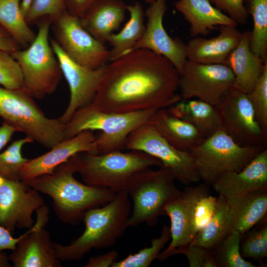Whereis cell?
I'll list each match as a JSON object with an SVG mask.
<instances>
[{"label":"cell","instance_id":"obj_1","mask_svg":"<svg viewBox=\"0 0 267 267\" xmlns=\"http://www.w3.org/2000/svg\"><path fill=\"white\" fill-rule=\"evenodd\" d=\"M179 75L164 56L137 49L105 65L91 103L107 112L127 113L168 108L181 99Z\"/></svg>","mask_w":267,"mask_h":267},{"label":"cell","instance_id":"obj_2","mask_svg":"<svg viewBox=\"0 0 267 267\" xmlns=\"http://www.w3.org/2000/svg\"><path fill=\"white\" fill-rule=\"evenodd\" d=\"M75 165L70 158L50 174L24 180L40 193L52 200V207L62 222L76 225L89 210L102 206L113 200L117 193L107 189L82 183L74 176Z\"/></svg>","mask_w":267,"mask_h":267},{"label":"cell","instance_id":"obj_3","mask_svg":"<svg viewBox=\"0 0 267 267\" xmlns=\"http://www.w3.org/2000/svg\"><path fill=\"white\" fill-rule=\"evenodd\" d=\"M131 213V202L126 191L117 193L101 207L89 210L84 216L85 228L79 237L66 245L53 243L56 258L62 262L78 261L93 248L114 245L128 227Z\"/></svg>","mask_w":267,"mask_h":267},{"label":"cell","instance_id":"obj_4","mask_svg":"<svg viewBox=\"0 0 267 267\" xmlns=\"http://www.w3.org/2000/svg\"><path fill=\"white\" fill-rule=\"evenodd\" d=\"M71 158L85 183L116 193L126 191L133 179L143 171L162 166L158 159L134 150L103 154L82 152Z\"/></svg>","mask_w":267,"mask_h":267},{"label":"cell","instance_id":"obj_5","mask_svg":"<svg viewBox=\"0 0 267 267\" xmlns=\"http://www.w3.org/2000/svg\"><path fill=\"white\" fill-rule=\"evenodd\" d=\"M157 110L127 113L99 110L91 103L77 110L65 124V139L85 131H99L96 143L99 154L125 148L129 135L140 126L150 123Z\"/></svg>","mask_w":267,"mask_h":267},{"label":"cell","instance_id":"obj_6","mask_svg":"<svg viewBox=\"0 0 267 267\" xmlns=\"http://www.w3.org/2000/svg\"><path fill=\"white\" fill-rule=\"evenodd\" d=\"M0 117L16 132L49 149L65 139V124L46 117L23 89L0 87Z\"/></svg>","mask_w":267,"mask_h":267},{"label":"cell","instance_id":"obj_7","mask_svg":"<svg viewBox=\"0 0 267 267\" xmlns=\"http://www.w3.org/2000/svg\"><path fill=\"white\" fill-rule=\"evenodd\" d=\"M52 20L40 23L36 38L24 49L11 53L21 67L23 89L32 97L42 99L56 89L62 75L49 37Z\"/></svg>","mask_w":267,"mask_h":267},{"label":"cell","instance_id":"obj_8","mask_svg":"<svg viewBox=\"0 0 267 267\" xmlns=\"http://www.w3.org/2000/svg\"><path fill=\"white\" fill-rule=\"evenodd\" d=\"M175 178L167 169H146L137 175L126 191L133 201V209L127 222L128 227L142 223L154 226L159 217L164 215L166 205L180 192Z\"/></svg>","mask_w":267,"mask_h":267},{"label":"cell","instance_id":"obj_9","mask_svg":"<svg viewBox=\"0 0 267 267\" xmlns=\"http://www.w3.org/2000/svg\"><path fill=\"white\" fill-rule=\"evenodd\" d=\"M264 146H242L221 129L191 151L200 180L212 184L220 176L243 169Z\"/></svg>","mask_w":267,"mask_h":267},{"label":"cell","instance_id":"obj_10","mask_svg":"<svg viewBox=\"0 0 267 267\" xmlns=\"http://www.w3.org/2000/svg\"><path fill=\"white\" fill-rule=\"evenodd\" d=\"M125 149L142 152L158 159L161 167L169 170L176 180L184 184L200 180L191 153L174 146L150 123L140 126L129 135Z\"/></svg>","mask_w":267,"mask_h":267},{"label":"cell","instance_id":"obj_11","mask_svg":"<svg viewBox=\"0 0 267 267\" xmlns=\"http://www.w3.org/2000/svg\"><path fill=\"white\" fill-rule=\"evenodd\" d=\"M234 84L235 76L228 66L187 60L179 74L178 89L181 99H197L218 107Z\"/></svg>","mask_w":267,"mask_h":267},{"label":"cell","instance_id":"obj_12","mask_svg":"<svg viewBox=\"0 0 267 267\" xmlns=\"http://www.w3.org/2000/svg\"><path fill=\"white\" fill-rule=\"evenodd\" d=\"M54 39L65 53L79 64L91 69L109 61V50L82 25L79 17L68 11L52 21Z\"/></svg>","mask_w":267,"mask_h":267},{"label":"cell","instance_id":"obj_13","mask_svg":"<svg viewBox=\"0 0 267 267\" xmlns=\"http://www.w3.org/2000/svg\"><path fill=\"white\" fill-rule=\"evenodd\" d=\"M206 185L202 183L187 186L166 205L164 215L170 219L171 240L158 255L157 259L160 261L178 254L192 241L197 233L194 222L195 208L199 200L209 193Z\"/></svg>","mask_w":267,"mask_h":267},{"label":"cell","instance_id":"obj_14","mask_svg":"<svg viewBox=\"0 0 267 267\" xmlns=\"http://www.w3.org/2000/svg\"><path fill=\"white\" fill-rule=\"evenodd\" d=\"M217 107L222 129L238 144L264 147L267 134L258 122L246 93L233 87Z\"/></svg>","mask_w":267,"mask_h":267},{"label":"cell","instance_id":"obj_15","mask_svg":"<svg viewBox=\"0 0 267 267\" xmlns=\"http://www.w3.org/2000/svg\"><path fill=\"white\" fill-rule=\"evenodd\" d=\"M44 205L40 192L24 180L0 177V225L12 234L16 228H32L35 223L34 212Z\"/></svg>","mask_w":267,"mask_h":267},{"label":"cell","instance_id":"obj_16","mask_svg":"<svg viewBox=\"0 0 267 267\" xmlns=\"http://www.w3.org/2000/svg\"><path fill=\"white\" fill-rule=\"evenodd\" d=\"M50 43L70 89L69 104L65 112L59 118L65 124L77 110L92 102L100 83L105 65L97 69L82 66L69 57L54 39H50Z\"/></svg>","mask_w":267,"mask_h":267},{"label":"cell","instance_id":"obj_17","mask_svg":"<svg viewBox=\"0 0 267 267\" xmlns=\"http://www.w3.org/2000/svg\"><path fill=\"white\" fill-rule=\"evenodd\" d=\"M37 220L32 228L22 234L9 256L14 267H60L49 233L44 228L49 220L45 205L36 211Z\"/></svg>","mask_w":267,"mask_h":267},{"label":"cell","instance_id":"obj_18","mask_svg":"<svg viewBox=\"0 0 267 267\" xmlns=\"http://www.w3.org/2000/svg\"><path fill=\"white\" fill-rule=\"evenodd\" d=\"M167 10V0H155L145 12L147 23L144 33L134 50H150L167 58L179 73L187 61L186 44L178 38H171L163 25Z\"/></svg>","mask_w":267,"mask_h":267},{"label":"cell","instance_id":"obj_19","mask_svg":"<svg viewBox=\"0 0 267 267\" xmlns=\"http://www.w3.org/2000/svg\"><path fill=\"white\" fill-rule=\"evenodd\" d=\"M82 152L98 154L96 135L93 131H83L73 137L64 139L47 152L29 159L22 170L21 179L27 180L50 174L58 166Z\"/></svg>","mask_w":267,"mask_h":267},{"label":"cell","instance_id":"obj_20","mask_svg":"<svg viewBox=\"0 0 267 267\" xmlns=\"http://www.w3.org/2000/svg\"><path fill=\"white\" fill-rule=\"evenodd\" d=\"M211 185L226 198L267 189V149H263L240 171L226 173Z\"/></svg>","mask_w":267,"mask_h":267},{"label":"cell","instance_id":"obj_21","mask_svg":"<svg viewBox=\"0 0 267 267\" xmlns=\"http://www.w3.org/2000/svg\"><path fill=\"white\" fill-rule=\"evenodd\" d=\"M241 36L242 33L236 27L220 26L217 36L211 39L196 37L187 43V59L202 64L226 65Z\"/></svg>","mask_w":267,"mask_h":267},{"label":"cell","instance_id":"obj_22","mask_svg":"<svg viewBox=\"0 0 267 267\" xmlns=\"http://www.w3.org/2000/svg\"><path fill=\"white\" fill-rule=\"evenodd\" d=\"M176 10L190 25V35L194 38L206 36L217 26L236 27L237 23L213 6L209 0H178Z\"/></svg>","mask_w":267,"mask_h":267},{"label":"cell","instance_id":"obj_23","mask_svg":"<svg viewBox=\"0 0 267 267\" xmlns=\"http://www.w3.org/2000/svg\"><path fill=\"white\" fill-rule=\"evenodd\" d=\"M250 38V32L242 33L238 44L230 53L226 63L235 76L234 87L246 94L254 88L267 60H264L252 51Z\"/></svg>","mask_w":267,"mask_h":267},{"label":"cell","instance_id":"obj_24","mask_svg":"<svg viewBox=\"0 0 267 267\" xmlns=\"http://www.w3.org/2000/svg\"><path fill=\"white\" fill-rule=\"evenodd\" d=\"M126 6L121 0H98L80 21L93 37L104 43L124 20Z\"/></svg>","mask_w":267,"mask_h":267},{"label":"cell","instance_id":"obj_25","mask_svg":"<svg viewBox=\"0 0 267 267\" xmlns=\"http://www.w3.org/2000/svg\"><path fill=\"white\" fill-rule=\"evenodd\" d=\"M150 123L169 143L182 151L191 152L205 139L194 126L172 114L167 108L156 111Z\"/></svg>","mask_w":267,"mask_h":267},{"label":"cell","instance_id":"obj_26","mask_svg":"<svg viewBox=\"0 0 267 267\" xmlns=\"http://www.w3.org/2000/svg\"><path fill=\"white\" fill-rule=\"evenodd\" d=\"M226 199L230 209V231L235 230L244 234L267 215V189Z\"/></svg>","mask_w":267,"mask_h":267},{"label":"cell","instance_id":"obj_27","mask_svg":"<svg viewBox=\"0 0 267 267\" xmlns=\"http://www.w3.org/2000/svg\"><path fill=\"white\" fill-rule=\"evenodd\" d=\"M167 108L172 114L191 124L205 138L222 129L218 107L206 102L181 99Z\"/></svg>","mask_w":267,"mask_h":267},{"label":"cell","instance_id":"obj_28","mask_svg":"<svg viewBox=\"0 0 267 267\" xmlns=\"http://www.w3.org/2000/svg\"><path fill=\"white\" fill-rule=\"evenodd\" d=\"M126 8L130 13L129 20L121 31L111 34L107 40L111 46L109 62L133 51L145 30L144 13L141 4L136 1L127 5Z\"/></svg>","mask_w":267,"mask_h":267},{"label":"cell","instance_id":"obj_29","mask_svg":"<svg viewBox=\"0 0 267 267\" xmlns=\"http://www.w3.org/2000/svg\"><path fill=\"white\" fill-rule=\"evenodd\" d=\"M230 209L227 199L219 195L217 207L208 223L197 233L190 244L212 251L230 231Z\"/></svg>","mask_w":267,"mask_h":267},{"label":"cell","instance_id":"obj_30","mask_svg":"<svg viewBox=\"0 0 267 267\" xmlns=\"http://www.w3.org/2000/svg\"><path fill=\"white\" fill-rule=\"evenodd\" d=\"M20 3L21 0H0V26L20 46L27 47L36 34L27 22Z\"/></svg>","mask_w":267,"mask_h":267},{"label":"cell","instance_id":"obj_31","mask_svg":"<svg viewBox=\"0 0 267 267\" xmlns=\"http://www.w3.org/2000/svg\"><path fill=\"white\" fill-rule=\"evenodd\" d=\"M247 1L246 9L253 22V30L250 32V48L265 61L267 59V0Z\"/></svg>","mask_w":267,"mask_h":267},{"label":"cell","instance_id":"obj_32","mask_svg":"<svg viewBox=\"0 0 267 267\" xmlns=\"http://www.w3.org/2000/svg\"><path fill=\"white\" fill-rule=\"evenodd\" d=\"M243 234L237 230L230 231L222 241L213 250L212 256L218 267H255L242 256L240 245Z\"/></svg>","mask_w":267,"mask_h":267},{"label":"cell","instance_id":"obj_33","mask_svg":"<svg viewBox=\"0 0 267 267\" xmlns=\"http://www.w3.org/2000/svg\"><path fill=\"white\" fill-rule=\"evenodd\" d=\"M33 142L32 139L26 136L13 141L0 152V177L12 180H22V170L29 160L23 156L22 148L25 144Z\"/></svg>","mask_w":267,"mask_h":267},{"label":"cell","instance_id":"obj_34","mask_svg":"<svg viewBox=\"0 0 267 267\" xmlns=\"http://www.w3.org/2000/svg\"><path fill=\"white\" fill-rule=\"evenodd\" d=\"M171 239L170 227L164 225L160 236L153 238L151 245L116 261L112 267H148L156 259L166 243Z\"/></svg>","mask_w":267,"mask_h":267},{"label":"cell","instance_id":"obj_35","mask_svg":"<svg viewBox=\"0 0 267 267\" xmlns=\"http://www.w3.org/2000/svg\"><path fill=\"white\" fill-rule=\"evenodd\" d=\"M265 219L261 225L248 231L246 235L243 234L240 245L243 257L259 262L267 257V224Z\"/></svg>","mask_w":267,"mask_h":267},{"label":"cell","instance_id":"obj_36","mask_svg":"<svg viewBox=\"0 0 267 267\" xmlns=\"http://www.w3.org/2000/svg\"><path fill=\"white\" fill-rule=\"evenodd\" d=\"M256 119L263 131L267 132V60L263 71L252 90L247 94Z\"/></svg>","mask_w":267,"mask_h":267},{"label":"cell","instance_id":"obj_37","mask_svg":"<svg viewBox=\"0 0 267 267\" xmlns=\"http://www.w3.org/2000/svg\"><path fill=\"white\" fill-rule=\"evenodd\" d=\"M0 85L10 90L23 89L24 80L19 64L11 53L0 50Z\"/></svg>","mask_w":267,"mask_h":267},{"label":"cell","instance_id":"obj_38","mask_svg":"<svg viewBox=\"0 0 267 267\" xmlns=\"http://www.w3.org/2000/svg\"><path fill=\"white\" fill-rule=\"evenodd\" d=\"M65 0H33L25 18L28 24L42 18L55 19L65 11Z\"/></svg>","mask_w":267,"mask_h":267},{"label":"cell","instance_id":"obj_39","mask_svg":"<svg viewBox=\"0 0 267 267\" xmlns=\"http://www.w3.org/2000/svg\"><path fill=\"white\" fill-rule=\"evenodd\" d=\"M178 254L187 258L190 267H217L211 251L198 245L189 244L182 249Z\"/></svg>","mask_w":267,"mask_h":267},{"label":"cell","instance_id":"obj_40","mask_svg":"<svg viewBox=\"0 0 267 267\" xmlns=\"http://www.w3.org/2000/svg\"><path fill=\"white\" fill-rule=\"evenodd\" d=\"M212 3L237 24L244 25L247 23L249 14L244 0H213Z\"/></svg>","mask_w":267,"mask_h":267},{"label":"cell","instance_id":"obj_41","mask_svg":"<svg viewBox=\"0 0 267 267\" xmlns=\"http://www.w3.org/2000/svg\"><path fill=\"white\" fill-rule=\"evenodd\" d=\"M218 202V197L209 193L202 197L196 206L194 222L197 232L204 226L214 215Z\"/></svg>","mask_w":267,"mask_h":267},{"label":"cell","instance_id":"obj_42","mask_svg":"<svg viewBox=\"0 0 267 267\" xmlns=\"http://www.w3.org/2000/svg\"><path fill=\"white\" fill-rule=\"evenodd\" d=\"M118 253L112 250L104 254L90 258L83 267H112L117 261Z\"/></svg>","mask_w":267,"mask_h":267},{"label":"cell","instance_id":"obj_43","mask_svg":"<svg viewBox=\"0 0 267 267\" xmlns=\"http://www.w3.org/2000/svg\"><path fill=\"white\" fill-rule=\"evenodd\" d=\"M69 13L79 18L84 15L98 0H68Z\"/></svg>","mask_w":267,"mask_h":267},{"label":"cell","instance_id":"obj_44","mask_svg":"<svg viewBox=\"0 0 267 267\" xmlns=\"http://www.w3.org/2000/svg\"><path fill=\"white\" fill-rule=\"evenodd\" d=\"M22 235L15 238L5 228L0 225V252L3 250H14L16 244L20 240Z\"/></svg>","mask_w":267,"mask_h":267},{"label":"cell","instance_id":"obj_45","mask_svg":"<svg viewBox=\"0 0 267 267\" xmlns=\"http://www.w3.org/2000/svg\"><path fill=\"white\" fill-rule=\"evenodd\" d=\"M20 49V46L11 36L0 26V50L10 53Z\"/></svg>","mask_w":267,"mask_h":267},{"label":"cell","instance_id":"obj_46","mask_svg":"<svg viewBox=\"0 0 267 267\" xmlns=\"http://www.w3.org/2000/svg\"><path fill=\"white\" fill-rule=\"evenodd\" d=\"M16 131L6 123L2 122L0 126V152L11 140Z\"/></svg>","mask_w":267,"mask_h":267},{"label":"cell","instance_id":"obj_47","mask_svg":"<svg viewBox=\"0 0 267 267\" xmlns=\"http://www.w3.org/2000/svg\"><path fill=\"white\" fill-rule=\"evenodd\" d=\"M9 256L3 252H0V267H11L9 263Z\"/></svg>","mask_w":267,"mask_h":267},{"label":"cell","instance_id":"obj_48","mask_svg":"<svg viewBox=\"0 0 267 267\" xmlns=\"http://www.w3.org/2000/svg\"><path fill=\"white\" fill-rule=\"evenodd\" d=\"M32 1L33 0H21V8L25 17L30 7Z\"/></svg>","mask_w":267,"mask_h":267},{"label":"cell","instance_id":"obj_49","mask_svg":"<svg viewBox=\"0 0 267 267\" xmlns=\"http://www.w3.org/2000/svg\"><path fill=\"white\" fill-rule=\"evenodd\" d=\"M155 0H145L146 2L148 3L149 4H151Z\"/></svg>","mask_w":267,"mask_h":267},{"label":"cell","instance_id":"obj_50","mask_svg":"<svg viewBox=\"0 0 267 267\" xmlns=\"http://www.w3.org/2000/svg\"><path fill=\"white\" fill-rule=\"evenodd\" d=\"M212 0H209V1H210L211 2H212Z\"/></svg>","mask_w":267,"mask_h":267}]
</instances>
